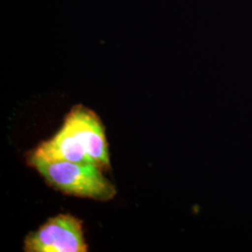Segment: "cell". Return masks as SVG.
<instances>
[{
    "label": "cell",
    "mask_w": 252,
    "mask_h": 252,
    "mask_svg": "<svg viewBox=\"0 0 252 252\" xmlns=\"http://www.w3.org/2000/svg\"><path fill=\"white\" fill-rule=\"evenodd\" d=\"M28 158L46 161H68L95 165L80 137L65 123H63L62 128L56 135L38 145Z\"/></svg>",
    "instance_id": "cell-4"
},
{
    "label": "cell",
    "mask_w": 252,
    "mask_h": 252,
    "mask_svg": "<svg viewBox=\"0 0 252 252\" xmlns=\"http://www.w3.org/2000/svg\"><path fill=\"white\" fill-rule=\"evenodd\" d=\"M28 162L51 187L64 194L98 201H108L116 195L115 186L94 164L34 158H28Z\"/></svg>",
    "instance_id": "cell-1"
},
{
    "label": "cell",
    "mask_w": 252,
    "mask_h": 252,
    "mask_svg": "<svg viewBox=\"0 0 252 252\" xmlns=\"http://www.w3.org/2000/svg\"><path fill=\"white\" fill-rule=\"evenodd\" d=\"M27 252H85L87 244L83 235L82 222L70 214L50 218L25 240Z\"/></svg>",
    "instance_id": "cell-2"
},
{
    "label": "cell",
    "mask_w": 252,
    "mask_h": 252,
    "mask_svg": "<svg viewBox=\"0 0 252 252\" xmlns=\"http://www.w3.org/2000/svg\"><path fill=\"white\" fill-rule=\"evenodd\" d=\"M64 123L79 135L93 162L101 169L110 165L105 128L99 118L89 108L75 106L64 119Z\"/></svg>",
    "instance_id": "cell-3"
}]
</instances>
